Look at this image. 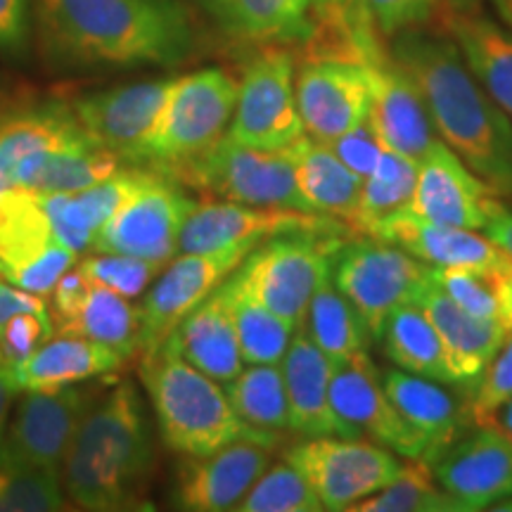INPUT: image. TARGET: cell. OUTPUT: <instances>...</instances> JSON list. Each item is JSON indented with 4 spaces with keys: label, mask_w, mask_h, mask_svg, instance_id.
I'll return each mask as SVG.
<instances>
[{
    "label": "cell",
    "mask_w": 512,
    "mask_h": 512,
    "mask_svg": "<svg viewBox=\"0 0 512 512\" xmlns=\"http://www.w3.org/2000/svg\"><path fill=\"white\" fill-rule=\"evenodd\" d=\"M489 425H496L498 430L505 432L512 439V399H508L501 408H498Z\"/></svg>",
    "instance_id": "obj_57"
},
{
    "label": "cell",
    "mask_w": 512,
    "mask_h": 512,
    "mask_svg": "<svg viewBox=\"0 0 512 512\" xmlns=\"http://www.w3.org/2000/svg\"><path fill=\"white\" fill-rule=\"evenodd\" d=\"M382 36H396L425 22L437 0H361Z\"/></svg>",
    "instance_id": "obj_49"
},
{
    "label": "cell",
    "mask_w": 512,
    "mask_h": 512,
    "mask_svg": "<svg viewBox=\"0 0 512 512\" xmlns=\"http://www.w3.org/2000/svg\"><path fill=\"white\" fill-rule=\"evenodd\" d=\"M62 508V470L19 463L0 444V512H50Z\"/></svg>",
    "instance_id": "obj_38"
},
{
    "label": "cell",
    "mask_w": 512,
    "mask_h": 512,
    "mask_svg": "<svg viewBox=\"0 0 512 512\" xmlns=\"http://www.w3.org/2000/svg\"><path fill=\"white\" fill-rule=\"evenodd\" d=\"M501 323L512 332V268L501 275Z\"/></svg>",
    "instance_id": "obj_56"
},
{
    "label": "cell",
    "mask_w": 512,
    "mask_h": 512,
    "mask_svg": "<svg viewBox=\"0 0 512 512\" xmlns=\"http://www.w3.org/2000/svg\"><path fill=\"white\" fill-rule=\"evenodd\" d=\"M328 145L358 178L370 176V171L375 169L380 157L384 155V150H387V145H384L380 131L375 128L370 114Z\"/></svg>",
    "instance_id": "obj_47"
},
{
    "label": "cell",
    "mask_w": 512,
    "mask_h": 512,
    "mask_svg": "<svg viewBox=\"0 0 512 512\" xmlns=\"http://www.w3.org/2000/svg\"><path fill=\"white\" fill-rule=\"evenodd\" d=\"M164 174L223 202L313 211L299 190L290 147L278 152L254 150L223 136L207 152Z\"/></svg>",
    "instance_id": "obj_7"
},
{
    "label": "cell",
    "mask_w": 512,
    "mask_h": 512,
    "mask_svg": "<svg viewBox=\"0 0 512 512\" xmlns=\"http://www.w3.org/2000/svg\"><path fill=\"white\" fill-rule=\"evenodd\" d=\"M380 339L384 356L394 363V368L456 387L444 342L418 302L399 306L384 323Z\"/></svg>",
    "instance_id": "obj_30"
},
{
    "label": "cell",
    "mask_w": 512,
    "mask_h": 512,
    "mask_svg": "<svg viewBox=\"0 0 512 512\" xmlns=\"http://www.w3.org/2000/svg\"><path fill=\"white\" fill-rule=\"evenodd\" d=\"M169 337L185 361L221 384L233 380L245 366L226 285L211 292Z\"/></svg>",
    "instance_id": "obj_27"
},
{
    "label": "cell",
    "mask_w": 512,
    "mask_h": 512,
    "mask_svg": "<svg viewBox=\"0 0 512 512\" xmlns=\"http://www.w3.org/2000/svg\"><path fill=\"white\" fill-rule=\"evenodd\" d=\"M512 399V332L475 387L467 389L465 415L470 425H489L498 408Z\"/></svg>",
    "instance_id": "obj_44"
},
{
    "label": "cell",
    "mask_w": 512,
    "mask_h": 512,
    "mask_svg": "<svg viewBox=\"0 0 512 512\" xmlns=\"http://www.w3.org/2000/svg\"><path fill=\"white\" fill-rule=\"evenodd\" d=\"M382 382L399 413L425 439L430 453L427 465L432 467L434 460L465 432V425H470L465 403L451 394L448 384L399 368L382 370Z\"/></svg>",
    "instance_id": "obj_26"
},
{
    "label": "cell",
    "mask_w": 512,
    "mask_h": 512,
    "mask_svg": "<svg viewBox=\"0 0 512 512\" xmlns=\"http://www.w3.org/2000/svg\"><path fill=\"white\" fill-rule=\"evenodd\" d=\"M29 0H0V53L22 55L29 46Z\"/></svg>",
    "instance_id": "obj_51"
},
{
    "label": "cell",
    "mask_w": 512,
    "mask_h": 512,
    "mask_svg": "<svg viewBox=\"0 0 512 512\" xmlns=\"http://www.w3.org/2000/svg\"><path fill=\"white\" fill-rule=\"evenodd\" d=\"M349 235L294 233L256 245L230 275V283L266 309L302 328L313 292L330 273Z\"/></svg>",
    "instance_id": "obj_5"
},
{
    "label": "cell",
    "mask_w": 512,
    "mask_h": 512,
    "mask_svg": "<svg viewBox=\"0 0 512 512\" xmlns=\"http://www.w3.org/2000/svg\"><path fill=\"white\" fill-rule=\"evenodd\" d=\"M226 394L233 411L254 430L268 434L290 430V406L280 366L256 363L247 370L242 368L226 382Z\"/></svg>",
    "instance_id": "obj_34"
},
{
    "label": "cell",
    "mask_w": 512,
    "mask_h": 512,
    "mask_svg": "<svg viewBox=\"0 0 512 512\" xmlns=\"http://www.w3.org/2000/svg\"><path fill=\"white\" fill-rule=\"evenodd\" d=\"M50 228L60 245L74 249L76 254L93 247L95 228L81 214L74 192H41Z\"/></svg>",
    "instance_id": "obj_46"
},
{
    "label": "cell",
    "mask_w": 512,
    "mask_h": 512,
    "mask_svg": "<svg viewBox=\"0 0 512 512\" xmlns=\"http://www.w3.org/2000/svg\"><path fill=\"white\" fill-rule=\"evenodd\" d=\"M432 472L463 512L498 508L512 498V439L496 425H475L434 460Z\"/></svg>",
    "instance_id": "obj_19"
},
{
    "label": "cell",
    "mask_w": 512,
    "mask_h": 512,
    "mask_svg": "<svg viewBox=\"0 0 512 512\" xmlns=\"http://www.w3.org/2000/svg\"><path fill=\"white\" fill-rule=\"evenodd\" d=\"M453 3H467V0H453Z\"/></svg>",
    "instance_id": "obj_61"
},
{
    "label": "cell",
    "mask_w": 512,
    "mask_h": 512,
    "mask_svg": "<svg viewBox=\"0 0 512 512\" xmlns=\"http://www.w3.org/2000/svg\"><path fill=\"white\" fill-rule=\"evenodd\" d=\"M60 335L88 337L131 358L140 351V309H133L126 297L93 280V290L81 313L60 330Z\"/></svg>",
    "instance_id": "obj_35"
},
{
    "label": "cell",
    "mask_w": 512,
    "mask_h": 512,
    "mask_svg": "<svg viewBox=\"0 0 512 512\" xmlns=\"http://www.w3.org/2000/svg\"><path fill=\"white\" fill-rule=\"evenodd\" d=\"M330 399L335 413L358 437L366 434L403 460L427 463L425 439L413 430L389 399L382 382V370L375 366L368 351H358L349 361L337 363L332 373Z\"/></svg>",
    "instance_id": "obj_15"
},
{
    "label": "cell",
    "mask_w": 512,
    "mask_h": 512,
    "mask_svg": "<svg viewBox=\"0 0 512 512\" xmlns=\"http://www.w3.org/2000/svg\"><path fill=\"white\" fill-rule=\"evenodd\" d=\"M306 3H309L311 15L320 17V15H325V12H332V10L342 8V5L347 3V0H306Z\"/></svg>",
    "instance_id": "obj_58"
},
{
    "label": "cell",
    "mask_w": 512,
    "mask_h": 512,
    "mask_svg": "<svg viewBox=\"0 0 512 512\" xmlns=\"http://www.w3.org/2000/svg\"><path fill=\"white\" fill-rule=\"evenodd\" d=\"M0 366H8V363H5V361H3V354H0Z\"/></svg>",
    "instance_id": "obj_60"
},
{
    "label": "cell",
    "mask_w": 512,
    "mask_h": 512,
    "mask_svg": "<svg viewBox=\"0 0 512 512\" xmlns=\"http://www.w3.org/2000/svg\"><path fill=\"white\" fill-rule=\"evenodd\" d=\"M430 268V280L451 302L472 316L501 320V275L489 268Z\"/></svg>",
    "instance_id": "obj_41"
},
{
    "label": "cell",
    "mask_w": 512,
    "mask_h": 512,
    "mask_svg": "<svg viewBox=\"0 0 512 512\" xmlns=\"http://www.w3.org/2000/svg\"><path fill=\"white\" fill-rule=\"evenodd\" d=\"M202 10H207L223 29H238V0H197Z\"/></svg>",
    "instance_id": "obj_53"
},
{
    "label": "cell",
    "mask_w": 512,
    "mask_h": 512,
    "mask_svg": "<svg viewBox=\"0 0 512 512\" xmlns=\"http://www.w3.org/2000/svg\"><path fill=\"white\" fill-rule=\"evenodd\" d=\"M223 285H226L230 299V311H233L242 361L249 363V366H256V363L280 366L297 328H294L290 320L280 318L278 313L266 309L264 304H259L249 294L238 290V287L230 283V278Z\"/></svg>",
    "instance_id": "obj_36"
},
{
    "label": "cell",
    "mask_w": 512,
    "mask_h": 512,
    "mask_svg": "<svg viewBox=\"0 0 512 512\" xmlns=\"http://www.w3.org/2000/svg\"><path fill=\"white\" fill-rule=\"evenodd\" d=\"M93 290V280L83 273V268H69L67 273L57 280L53 294V320L55 328H67L72 320L79 316L88 294Z\"/></svg>",
    "instance_id": "obj_50"
},
{
    "label": "cell",
    "mask_w": 512,
    "mask_h": 512,
    "mask_svg": "<svg viewBox=\"0 0 512 512\" xmlns=\"http://www.w3.org/2000/svg\"><path fill=\"white\" fill-rule=\"evenodd\" d=\"M155 467L150 420L131 382L93 401L62 460V484L83 510H138Z\"/></svg>",
    "instance_id": "obj_3"
},
{
    "label": "cell",
    "mask_w": 512,
    "mask_h": 512,
    "mask_svg": "<svg viewBox=\"0 0 512 512\" xmlns=\"http://www.w3.org/2000/svg\"><path fill=\"white\" fill-rule=\"evenodd\" d=\"M273 446L266 441L240 439L207 456H183L171 503L190 512L235 510L273 463Z\"/></svg>",
    "instance_id": "obj_20"
},
{
    "label": "cell",
    "mask_w": 512,
    "mask_h": 512,
    "mask_svg": "<svg viewBox=\"0 0 512 512\" xmlns=\"http://www.w3.org/2000/svg\"><path fill=\"white\" fill-rule=\"evenodd\" d=\"M332 283L354 304L377 342L384 323L403 304L418 302L430 283V268L406 249L358 235L347 240L332 259Z\"/></svg>",
    "instance_id": "obj_8"
},
{
    "label": "cell",
    "mask_w": 512,
    "mask_h": 512,
    "mask_svg": "<svg viewBox=\"0 0 512 512\" xmlns=\"http://www.w3.org/2000/svg\"><path fill=\"white\" fill-rule=\"evenodd\" d=\"M55 335V320L48 311L19 313L0 332V354L10 368H17L34 354L38 347Z\"/></svg>",
    "instance_id": "obj_45"
},
{
    "label": "cell",
    "mask_w": 512,
    "mask_h": 512,
    "mask_svg": "<svg viewBox=\"0 0 512 512\" xmlns=\"http://www.w3.org/2000/svg\"><path fill=\"white\" fill-rule=\"evenodd\" d=\"M98 394L91 387L62 384V387L27 389L10 427L0 434V444L19 463L62 470L83 415Z\"/></svg>",
    "instance_id": "obj_18"
},
{
    "label": "cell",
    "mask_w": 512,
    "mask_h": 512,
    "mask_svg": "<svg viewBox=\"0 0 512 512\" xmlns=\"http://www.w3.org/2000/svg\"><path fill=\"white\" fill-rule=\"evenodd\" d=\"M159 176V169L150 166L143 169L140 164H131V169H117L114 174L102 178L100 183L91 185V188L74 192L76 204H79L81 214L86 221L95 228V235L102 228V223L112 219L114 211L131 200L136 192L147 188Z\"/></svg>",
    "instance_id": "obj_42"
},
{
    "label": "cell",
    "mask_w": 512,
    "mask_h": 512,
    "mask_svg": "<svg viewBox=\"0 0 512 512\" xmlns=\"http://www.w3.org/2000/svg\"><path fill=\"white\" fill-rule=\"evenodd\" d=\"M19 392L15 375H12L10 366H0V434L5 430V422H8L10 415V406L15 394Z\"/></svg>",
    "instance_id": "obj_54"
},
{
    "label": "cell",
    "mask_w": 512,
    "mask_h": 512,
    "mask_svg": "<svg viewBox=\"0 0 512 512\" xmlns=\"http://www.w3.org/2000/svg\"><path fill=\"white\" fill-rule=\"evenodd\" d=\"M351 512H463V508L441 489L430 465L406 460L399 477L358 501Z\"/></svg>",
    "instance_id": "obj_37"
},
{
    "label": "cell",
    "mask_w": 512,
    "mask_h": 512,
    "mask_svg": "<svg viewBox=\"0 0 512 512\" xmlns=\"http://www.w3.org/2000/svg\"><path fill=\"white\" fill-rule=\"evenodd\" d=\"M256 245L261 242H242L216 252L174 256L152 283L150 294L140 306V351H155L188 313L238 271Z\"/></svg>",
    "instance_id": "obj_12"
},
{
    "label": "cell",
    "mask_w": 512,
    "mask_h": 512,
    "mask_svg": "<svg viewBox=\"0 0 512 512\" xmlns=\"http://www.w3.org/2000/svg\"><path fill=\"white\" fill-rule=\"evenodd\" d=\"M415 178L418 162L387 147L370 176L363 178L356 219L351 223L354 233L373 238L384 223L411 209Z\"/></svg>",
    "instance_id": "obj_33"
},
{
    "label": "cell",
    "mask_w": 512,
    "mask_h": 512,
    "mask_svg": "<svg viewBox=\"0 0 512 512\" xmlns=\"http://www.w3.org/2000/svg\"><path fill=\"white\" fill-rule=\"evenodd\" d=\"M176 79L107 88V91L81 95L69 102V107L95 145L114 152L121 162L143 166L147 140L155 131Z\"/></svg>",
    "instance_id": "obj_16"
},
{
    "label": "cell",
    "mask_w": 512,
    "mask_h": 512,
    "mask_svg": "<svg viewBox=\"0 0 512 512\" xmlns=\"http://www.w3.org/2000/svg\"><path fill=\"white\" fill-rule=\"evenodd\" d=\"M53 242L41 192L19 185L0 192V278L10 280Z\"/></svg>",
    "instance_id": "obj_31"
},
{
    "label": "cell",
    "mask_w": 512,
    "mask_h": 512,
    "mask_svg": "<svg viewBox=\"0 0 512 512\" xmlns=\"http://www.w3.org/2000/svg\"><path fill=\"white\" fill-rule=\"evenodd\" d=\"M81 268L95 283L107 285L126 299H136L155 283L166 264L128 254H91Z\"/></svg>",
    "instance_id": "obj_43"
},
{
    "label": "cell",
    "mask_w": 512,
    "mask_h": 512,
    "mask_svg": "<svg viewBox=\"0 0 512 512\" xmlns=\"http://www.w3.org/2000/svg\"><path fill=\"white\" fill-rule=\"evenodd\" d=\"M294 57L264 48L247 64L226 136L254 150L278 152L306 136L294 91Z\"/></svg>",
    "instance_id": "obj_10"
},
{
    "label": "cell",
    "mask_w": 512,
    "mask_h": 512,
    "mask_svg": "<svg viewBox=\"0 0 512 512\" xmlns=\"http://www.w3.org/2000/svg\"><path fill=\"white\" fill-rule=\"evenodd\" d=\"M294 91L306 136L320 143H332L370 112L368 67L354 55L313 50L294 72Z\"/></svg>",
    "instance_id": "obj_13"
},
{
    "label": "cell",
    "mask_w": 512,
    "mask_h": 512,
    "mask_svg": "<svg viewBox=\"0 0 512 512\" xmlns=\"http://www.w3.org/2000/svg\"><path fill=\"white\" fill-rule=\"evenodd\" d=\"M91 140L62 102H38L0 112V192L19 185L50 152Z\"/></svg>",
    "instance_id": "obj_21"
},
{
    "label": "cell",
    "mask_w": 512,
    "mask_h": 512,
    "mask_svg": "<svg viewBox=\"0 0 512 512\" xmlns=\"http://www.w3.org/2000/svg\"><path fill=\"white\" fill-rule=\"evenodd\" d=\"M79 254L74 249L60 245V242H53L46 252L38 254L34 261H29L27 266L19 268V271L12 275L10 283L22 287L31 294H38V297H46L55 290L57 280L62 278L69 268H74Z\"/></svg>",
    "instance_id": "obj_48"
},
{
    "label": "cell",
    "mask_w": 512,
    "mask_h": 512,
    "mask_svg": "<svg viewBox=\"0 0 512 512\" xmlns=\"http://www.w3.org/2000/svg\"><path fill=\"white\" fill-rule=\"evenodd\" d=\"M238 512H320L323 503L302 472L290 460L271 463L256 479L247 496L238 503Z\"/></svg>",
    "instance_id": "obj_40"
},
{
    "label": "cell",
    "mask_w": 512,
    "mask_h": 512,
    "mask_svg": "<svg viewBox=\"0 0 512 512\" xmlns=\"http://www.w3.org/2000/svg\"><path fill=\"white\" fill-rule=\"evenodd\" d=\"M283 377L290 430L299 437H358L335 413L330 399L332 373L337 363L318 347L304 328L294 332L290 349L283 358Z\"/></svg>",
    "instance_id": "obj_23"
},
{
    "label": "cell",
    "mask_w": 512,
    "mask_h": 512,
    "mask_svg": "<svg viewBox=\"0 0 512 512\" xmlns=\"http://www.w3.org/2000/svg\"><path fill=\"white\" fill-rule=\"evenodd\" d=\"M124 361L117 351L93 339L60 335L50 337L27 361L10 370L19 389H46L110 375L124 366Z\"/></svg>",
    "instance_id": "obj_28"
},
{
    "label": "cell",
    "mask_w": 512,
    "mask_h": 512,
    "mask_svg": "<svg viewBox=\"0 0 512 512\" xmlns=\"http://www.w3.org/2000/svg\"><path fill=\"white\" fill-rule=\"evenodd\" d=\"M294 233L356 235L344 221L318 214V211L204 202L197 204L185 221L181 240H178V254L216 252V249L242 245V242H264Z\"/></svg>",
    "instance_id": "obj_14"
},
{
    "label": "cell",
    "mask_w": 512,
    "mask_h": 512,
    "mask_svg": "<svg viewBox=\"0 0 512 512\" xmlns=\"http://www.w3.org/2000/svg\"><path fill=\"white\" fill-rule=\"evenodd\" d=\"M235 34L259 43L309 41L311 8L306 0H238Z\"/></svg>",
    "instance_id": "obj_39"
},
{
    "label": "cell",
    "mask_w": 512,
    "mask_h": 512,
    "mask_svg": "<svg viewBox=\"0 0 512 512\" xmlns=\"http://www.w3.org/2000/svg\"><path fill=\"white\" fill-rule=\"evenodd\" d=\"M498 17L503 19L505 27L512 31V0H494Z\"/></svg>",
    "instance_id": "obj_59"
},
{
    "label": "cell",
    "mask_w": 512,
    "mask_h": 512,
    "mask_svg": "<svg viewBox=\"0 0 512 512\" xmlns=\"http://www.w3.org/2000/svg\"><path fill=\"white\" fill-rule=\"evenodd\" d=\"M439 19L475 79L512 121V31L460 5H448Z\"/></svg>",
    "instance_id": "obj_25"
},
{
    "label": "cell",
    "mask_w": 512,
    "mask_h": 512,
    "mask_svg": "<svg viewBox=\"0 0 512 512\" xmlns=\"http://www.w3.org/2000/svg\"><path fill=\"white\" fill-rule=\"evenodd\" d=\"M302 328L335 363L349 361L358 351H368L375 342L366 320L354 309V304L337 290L328 273L318 290L313 292Z\"/></svg>",
    "instance_id": "obj_32"
},
{
    "label": "cell",
    "mask_w": 512,
    "mask_h": 512,
    "mask_svg": "<svg viewBox=\"0 0 512 512\" xmlns=\"http://www.w3.org/2000/svg\"><path fill=\"white\" fill-rule=\"evenodd\" d=\"M420 219L470 230H486L505 211L503 197L437 140L418 162L411 209Z\"/></svg>",
    "instance_id": "obj_17"
},
{
    "label": "cell",
    "mask_w": 512,
    "mask_h": 512,
    "mask_svg": "<svg viewBox=\"0 0 512 512\" xmlns=\"http://www.w3.org/2000/svg\"><path fill=\"white\" fill-rule=\"evenodd\" d=\"M418 304L430 316L441 342H444L456 387H465L467 392L479 382L498 349L505 344L510 335L508 328L501 320H484L463 311L432 280L420 292Z\"/></svg>",
    "instance_id": "obj_24"
},
{
    "label": "cell",
    "mask_w": 512,
    "mask_h": 512,
    "mask_svg": "<svg viewBox=\"0 0 512 512\" xmlns=\"http://www.w3.org/2000/svg\"><path fill=\"white\" fill-rule=\"evenodd\" d=\"M316 491L323 510L347 512L403 472L401 456L361 437H304L287 451Z\"/></svg>",
    "instance_id": "obj_9"
},
{
    "label": "cell",
    "mask_w": 512,
    "mask_h": 512,
    "mask_svg": "<svg viewBox=\"0 0 512 512\" xmlns=\"http://www.w3.org/2000/svg\"><path fill=\"white\" fill-rule=\"evenodd\" d=\"M43 48L69 69L176 67L195 50L181 0H34Z\"/></svg>",
    "instance_id": "obj_1"
},
{
    "label": "cell",
    "mask_w": 512,
    "mask_h": 512,
    "mask_svg": "<svg viewBox=\"0 0 512 512\" xmlns=\"http://www.w3.org/2000/svg\"><path fill=\"white\" fill-rule=\"evenodd\" d=\"M27 311H48V309H46V302H43L38 294H31L17 285L10 287L0 283V332H3V328L12 318Z\"/></svg>",
    "instance_id": "obj_52"
},
{
    "label": "cell",
    "mask_w": 512,
    "mask_h": 512,
    "mask_svg": "<svg viewBox=\"0 0 512 512\" xmlns=\"http://www.w3.org/2000/svg\"><path fill=\"white\" fill-rule=\"evenodd\" d=\"M238 93L240 81L219 67L178 76L147 140L143 166L169 171L219 143L228 133Z\"/></svg>",
    "instance_id": "obj_6"
},
{
    "label": "cell",
    "mask_w": 512,
    "mask_h": 512,
    "mask_svg": "<svg viewBox=\"0 0 512 512\" xmlns=\"http://www.w3.org/2000/svg\"><path fill=\"white\" fill-rule=\"evenodd\" d=\"M140 375L155 408L164 446L178 456H207L240 439L278 444V434L259 432L240 420L221 382L185 361L171 337L155 351L143 354Z\"/></svg>",
    "instance_id": "obj_4"
},
{
    "label": "cell",
    "mask_w": 512,
    "mask_h": 512,
    "mask_svg": "<svg viewBox=\"0 0 512 512\" xmlns=\"http://www.w3.org/2000/svg\"><path fill=\"white\" fill-rule=\"evenodd\" d=\"M484 233L489 235L498 247L505 249V252L512 256V211L505 209L503 214L484 230Z\"/></svg>",
    "instance_id": "obj_55"
},
{
    "label": "cell",
    "mask_w": 512,
    "mask_h": 512,
    "mask_svg": "<svg viewBox=\"0 0 512 512\" xmlns=\"http://www.w3.org/2000/svg\"><path fill=\"white\" fill-rule=\"evenodd\" d=\"M373 238L406 249L427 266L489 268V271L512 268V256L498 247L484 230L441 226L420 219L413 211H401L392 221L384 223Z\"/></svg>",
    "instance_id": "obj_22"
},
{
    "label": "cell",
    "mask_w": 512,
    "mask_h": 512,
    "mask_svg": "<svg viewBox=\"0 0 512 512\" xmlns=\"http://www.w3.org/2000/svg\"><path fill=\"white\" fill-rule=\"evenodd\" d=\"M392 53L425 100L434 131L503 200H512V121L448 36L406 29Z\"/></svg>",
    "instance_id": "obj_2"
},
{
    "label": "cell",
    "mask_w": 512,
    "mask_h": 512,
    "mask_svg": "<svg viewBox=\"0 0 512 512\" xmlns=\"http://www.w3.org/2000/svg\"><path fill=\"white\" fill-rule=\"evenodd\" d=\"M197 204L200 202L192 200L181 181L159 171L155 181L102 223L91 252L128 254L169 264L178 256L183 226Z\"/></svg>",
    "instance_id": "obj_11"
},
{
    "label": "cell",
    "mask_w": 512,
    "mask_h": 512,
    "mask_svg": "<svg viewBox=\"0 0 512 512\" xmlns=\"http://www.w3.org/2000/svg\"><path fill=\"white\" fill-rule=\"evenodd\" d=\"M290 150L306 204L318 214L344 221L351 228L361 200L363 178H358L328 143H320L311 136H302L290 145Z\"/></svg>",
    "instance_id": "obj_29"
}]
</instances>
